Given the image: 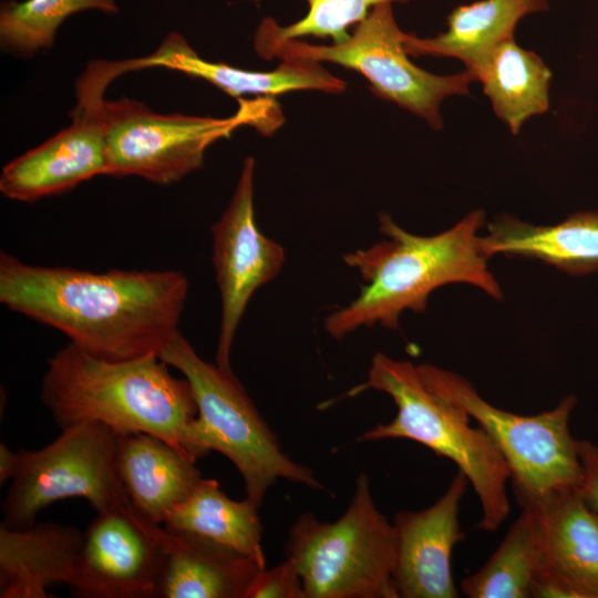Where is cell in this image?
Returning a JSON list of instances; mask_svg holds the SVG:
<instances>
[{
  "label": "cell",
  "instance_id": "1",
  "mask_svg": "<svg viewBox=\"0 0 598 598\" xmlns=\"http://www.w3.org/2000/svg\"><path fill=\"white\" fill-rule=\"evenodd\" d=\"M188 288L177 270L96 272L0 254V302L106 360L159 357L181 331Z\"/></svg>",
  "mask_w": 598,
  "mask_h": 598
},
{
  "label": "cell",
  "instance_id": "2",
  "mask_svg": "<svg viewBox=\"0 0 598 598\" xmlns=\"http://www.w3.org/2000/svg\"><path fill=\"white\" fill-rule=\"evenodd\" d=\"M484 225L485 213L475 209L444 231L420 236L380 213L379 230L388 238L343 256L364 285L349 305L326 317V332L340 340L362 327L398 329L402 312H424L429 296L448 283L472 285L502 300L482 247Z\"/></svg>",
  "mask_w": 598,
  "mask_h": 598
},
{
  "label": "cell",
  "instance_id": "3",
  "mask_svg": "<svg viewBox=\"0 0 598 598\" xmlns=\"http://www.w3.org/2000/svg\"><path fill=\"white\" fill-rule=\"evenodd\" d=\"M40 399L60 430L93 421L157 436L194 462L197 405L188 381L158 355L106 360L68 343L47 362Z\"/></svg>",
  "mask_w": 598,
  "mask_h": 598
},
{
  "label": "cell",
  "instance_id": "4",
  "mask_svg": "<svg viewBox=\"0 0 598 598\" xmlns=\"http://www.w3.org/2000/svg\"><path fill=\"white\" fill-rule=\"evenodd\" d=\"M369 389L391 396L398 411L391 422L378 423L358 441L411 440L454 462L480 502L482 515L476 528L496 532L511 512L507 493L511 471L487 432L480 425L472 426L470 415L430 388L417 364L410 361L375 353L367 380L348 395Z\"/></svg>",
  "mask_w": 598,
  "mask_h": 598
},
{
  "label": "cell",
  "instance_id": "5",
  "mask_svg": "<svg viewBox=\"0 0 598 598\" xmlns=\"http://www.w3.org/2000/svg\"><path fill=\"white\" fill-rule=\"evenodd\" d=\"M159 358L178 370L192 388L199 458L212 451L227 457L241 475L246 497L261 506L267 491L279 478L323 488L311 468L281 450L277 435L231 369L205 361L181 331Z\"/></svg>",
  "mask_w": 598,
  "mask_h": 598
},
{
  "label": "cell",
  "instance_id": "6",
  "mask_svg": "<svg viewBox=\"0 0 598 598\" xmlns=\"http://www.w3.org/2000/svg\"><path fill=\"white\" fill-rule=\"evenodd\" d=\"M110 163V176H138L168 185L203 166L205 151L243 125L264 135L283 123L280 105L271 96L239 99L228 117L161 114L131 99L99 101Z\"/></svg>",
  "mask_w": 598,
  "mask_h": 598
},
{
  "label": "cell",
  "instance_id": "7",
  "mask_svg": "<svg viewBox=\"0 0 598 598\" xmlns=\"http://www.w3.org/2000/svg\"><path fill=\"white\" fill-rule=\"evenodd\" d=\"M285 553L308 598H399L393 526L377 507L364 473L338 519L323 522L302 513L289 529Z\"/></svg>",
  "mask_w": 598,
  "mask_h": 598
},
{
  "label": "cell",
  "instance_id": "8",
  "mask_svg": "<svg viewBox=\"0 0 598 598\" xmlns=\"http://www.w3.org/2000/svg\"><path fill=\"white\" fill-rule=\"evenodd\" d=\"M417 369L430 388L461 406L493 439L508 464L522 507L560 491L580 488L584 474L578 440L569 427L577 404L574 394L550 410L522 415L491 404L454 371L432 363H420Z\"/></svg>",
  "mask_w": 598,
  "mask_h": 598
},
{
  "label": "cell",
  "instance_id": "9",
  "mask_svg": "<svg viewBox=\"0 0 598 598\" xmlns=\"http://www.w3.org/2000/svg\"><path fill=\"white\" fill-rule=\"evenodd\" d=\"M404 32L398 24L393 4L374 7L341 43L312 44L291 39L257 53L264 60L303 59L330 62L362 74L379 99L394 103L442 130L441 105L446 97L470 95L474 76L467 71L447 75L415 65L404 48Z\"/></svg>",
  "mask_w": 598,
  "mask_h": 598
},
{
  "label": "cell",
  "instance_id": "10",
  "mask_svg": "<svg viewBox=\"0 0 598 598\" xmlns=\"http://www.w3.org/2000/svg\"><path fill=\"white\" fill-rule=\"evenodd\" d=\"M116 433L84 421L61 430L39 450H19V466L1 503V524L27 528L51 504L87 501L96 514L130 503L115 463Z\"/></svg>",
  "mask_w": 598,
  "mask_h": 598
},
{
  "label": "cell",
  "instance_id": "11",
  "mask_svg": "<svg viewBox=\"0 0 598 598\" xmlns=\"http://www.w3.org/2000/svg\"><path fill=\"white\" fill-rule=\"evenodd\" d=\"M124 72L122 61L97 60L87 65L75 84L78 103L71 112V125L2 168L0 192L4 197L33 203L95 176L110 175L97 106L107 84Z\"/></svg>",
  "mask_w": 598,
  "mask_h": 598
},
{
  "label": "cell",
  "instance_id": "12",
  "mask_svg": "<svg viewBox=\"0 0 598 598\" xmlns=\"http://www.w3.org/2000/svg\"><path fill=\"white\" fill-rule=\"evenodd\" d=\"M255 158H245L230 202L212 226L213 265L220 293L221 318L215 362L230 368L239 322L252 295L274 280L285 264L280 244L258 228L254 207Z\"/></svg>",
  "mask_w": 598,
  "mask_h": 598
},
{
  "label": "cell",
  "instance_id": "13",
  "mask_svg": "<svg viewBox=\"0 0 598 598\" xmlns=\"http://www.w3.org/2000/svg\"><path fill=\"white\" fill-rule=\"evenodd\" d=\"M163 564L161 545L130 502L87 525L69 588L80 598H157Z\"/></svg>",
  "mask_w": 598,
  "mask_h": 598
},
{
  "label": "cell",
  "instance_id": "14",
  "mask_svg": "<svg viewBox=\"0 0 598 598\" xmlns=\"http://www.w3.org/2000/svg\"><path fill=\"white\" fill-rule=\"evenodd\" d=\"M468 484L465 474L457 471L434 504L394 515L393 582L399 598L460 597L452 555L466 537L460 524V507Z\"/></svg>",
  "mask_w": 598,
  "mask_h": 598
},
{
  "label": "cell",
  "instance_id": "15",
  "mask_svg": "<svg viewBox=\"0 0 598 598\" xmlns=\"http://www.w3.org/2000/svg\"><path fill=\"white\" fill-rule=\"evenodd\" d=\"M538 523L542 559L534 598H598V515L580 488L527 506Z\"/></svg>",
  "mask_w": 598,
  "mask_h": 598
},
{
  "label": "cell",
  "instance_id": "16",
  "mask_svg": "<svg viewBox=\"0 0 598 598\" xmlns=\"http://www.w3.org/2000/svg\"><path fill=\"white\" fill-rule=\"evenodd\" d=\"M138 69L165 68L198 78L225 93L243 99L266 97L300 90L329 94L346 91L347 82L334 76L320 62L286 59L272 71H251L200 58L177 32H171L152 54L136 59Z\"/></svg>",
  "mask_w": 598,
  "mask_h": 598
},
{
  "label": "cell",
  "instance_id": "17",
  "mask_svg": "<svg viewBox=\"0 0 598 598\" xmlns=\"http://www.w3.org/2000/svg\"><path fill=\"white\" fill-rule=\"evenodd\" d=\"M83 532L55 522L27 528L0 524V597L48 598L74 579Z\"/></svg>",
  "mask_w": 598,
  "mask_h": 598
},
{
  "label": "cell",
  "instance_id": "18",
  "mask_svg": "<svg viewBox=\"0 0 598 598\" xmlns=\"http://www.w3.org/2000/svg\"><path fill=\"white\" fill-rule=\"evenodd\" d=\"M115 463L133 507L159 525L203 478L193 460L147 433L116 434Z\"/></svg>",
  "mask_w": 598,
  "mask_h": 598
},
{
  "label": "cell",
  "instance_id": "19",
  "mask_svg": "<svg viewBox=\"0 0 598 598\" xmlns=\"http://www.w3.org/2000/svg\"><path fill=\"white\" fill-rule=\"evenodd\" d=\"M488 258L503 255L540 260L574 276L598 270V210L578 212L555 225H533L499 215L482 235Z\"/></svg>",
  "mask_w": 598,
  "mask_h": 598
},
{
  "label": "cell",
  "instance_id": "20",
  "mask_svg": "<svg viewBox=\"0 0 598 598\" xmlns=\"http://www.w3.org/2000/svg\"><path fill=\"white\" fill-rule=\"evenodd\" d=\"M143 519L164 555L157 598H245L256 561Z\"/></svg>",
  "mask_w": 598,
  "mask_h": 598
},
{
  "label": "cell",
  "instance_id": "21",
  "mask_svg": "<svg viewBox=\"0 0 598 598\" xmlns=\"http://www.w3.org/2000/svg\"><path fill=\"white\" fill-rule=\"evenodd\" d=\"M259 508L246 497L231 499L214 478H202L168 514L163 526L178 535L246 557L266 567Z\"/></svg>",
  "mask_w": 598,
  "mask_h": 598
},
{
  "label": "cell",
  "instance_id": "22",
  "mask_svg": "<svg viewBox=\"0 0 598 598\" xmlns=\"http://www.w3.org/2000/svg\"><path fill=\"white\" fill-rule=\"evenodd\" d=\"M482 84L496 116L517 135L532 117L549 110L551 72L535 52L507 39L465 68Z\"/></svg>",
  "mask_w": 598,
  "mask_h": 598
},
{
  "label": "cell",
  "instance_id": "23",
  "mask_svg": "<svg viewBox=\"0 0 598 598\" xmlns=\"http://www.w3.org/2000/svg\"><path fill=\"white\" fill-rule=\"evenodd\" d=\"M548 8L549 0H477L460 4L447 16L445 31L431 38L406 33L404 48L411 56L451 58L467 68L491 48L515 38L522 19Z\"/></svg>",
  "mask_w": 598,
  "mask_h": 598
},
{
  "label": "cell",
  "instance_id": "24",
  "mask_svg": "<svg viewBox=\"0 0 598 598\" xmlns=\"http://www.w3.org/2000/svg\"><path fill=\"white\" fill-rule=\"evenodd\" d=\"M540 559L537 518L522 507L485 564L462 579L460 591L468 598H529Z\"/></svg>",
  "mask_w": 598,
  "mask_h": 598
},
{
  "label": "cell",
  "instance_id": "25",
  "mask_svg": "<svg viewBox=\"0 0 598 598\" xmlns=\"http://www.w3.org/2000/svg\"><path fill=\"white\" fill-rule=\"evenodd\" d=\"M84 10L117 13L115 0H9L0 10V44L8 53L31 58L49 50L63 21Z\"/></svg>",
  "mask_w": 598,
  "mask_h": 598
},
{
  "label": "cell",
  "instance_id": "26",
  "mask_svg": "<svg viewBox=\"0 0 598 598\" xmlns=\"http://www.w3.org/2000/svg\"><path fill=\"white\" fill-rule=\"evenodd\" d=\"M306 1L308 11L305 17L288 25H280L270 17L261 20L254 35V48L257 53L274 44L305 37L331 38L333 43H341L350 35L349 27L363 21L374 7L409 2V0Z\"/></svg>",
  "mask_w": 598,
  "mask_h": 598
},
{
  "label": "cell",
  "instance_id": "27",
  "mask_svg": "<svg viewBox=\"0 0 598 598\" xmlns=\"http://www.w3.org/2000/svg\"><path fill=\"white\" fill-rule=\"evenodd\" d=\"M245 598H308L295 564L286 558L271 568H261L252 577Z\"/></svg>",
  "mask_w": 598,
  "mask_h": 598
},
{
  "label": "cell",
  "instance_id": "28",
  "mask_svg": "<svg viewBox=\"0 0 598 598\" xmlns=\"http://www.w3.org/2000/svg\"><path fill=\"white\" fill-rule=\"evenodd\" d=\"M578 452L584 474L580 492L598 515V445L587 440H578Z\"/></svg>",
  "mask_w": 598,
  "mask_h": 598
},
{
  "label": "cell",
  "instance_id": "29",
  "mask_svg": "<svg viewBox=\"0 0 598 598\" xmlns=\"http://www.w3.org/2000/svg\"><path fill=\"white\" fill-rule=\"evenodd\" d=\"M19 451H12L4 443L0 444V485L10 482L17 474Z\"/></svg>",
  "mask_w": 598,
  "mask_h": 598
},
{
  "label": "cell",
  "instance_id": "30",
  "mask_svg": "<svg viewBox=\"0 0 598 598\" xmlns=\"http://www.w3.org/2000/svg\"><path fill=\"white\" fill-rule=\"evenodd\" d=\"M250 1H255V2H257L258 0H250Z\"/></svg>",
  "mask_w": 598,
  "mask_h": 598
}]
</instances>
